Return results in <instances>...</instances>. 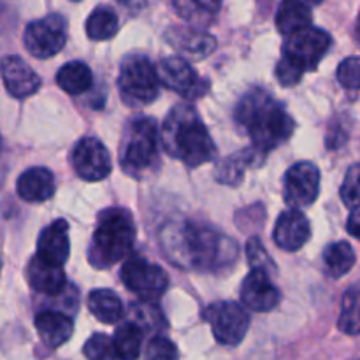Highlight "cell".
<instances>
[{"mask_svg":"<svg viewBox=\"0 0 360 360\" xmlns=\"http://www.w3.org/2000/svg\"><path fill=\"white\" fill-rule=\"evenodd\" d=\"M4 84L16 98H27L41 88V77L20 56H6L0 63Z\"/></svg>","mask_w":360,"mask_h":360,"instance_id":"e0dca14e","label":"cell"},{"mask_svg":"<svg viewBox=\"0 0 360 360\" xmlns=\"http://www.w3.org/2000/svg\"><path fill=\"white\" fill-rule=\"evenodd\" d=\"M72 2H77V0H72Z\"/></svg>","mask_w":360,"mask_h":360,"instance_id":"b9f144b4","label":"cell"},{"mask_svg":"<svg viewBox=\"0 0 360 360\" xmlns=\"http://www.w3.org/2000/svg\"><path fill=\"white\" fill-rule=\"evenodd\" d=\"M338 327H340L341 333L348 334V336H359L360 334V283L354 285L345 292Z\"/></svg>","mask_w":360,"mask_h":360,"instance_id":"f1b7e54d","label":"cell"},{"mask_svg":"<svg viewBox=\"0 0 360 360\" xmlns=\"http://www.w3.org/2000/svg\"><path fill=\"white\" fill-rule=\"evenodd\" d=\"M330 35L315 27H306L288 35L283 44V56L306 72L315 70L330 48Z\"/></svg>","mask_w":360,"mask_h":360,"instance_id":"52a82bcc","label":"cell"},{"mask_svg":"<svg viewBox=\"0 0 360 360\" xmlns=\"http://www.w3.org/2000/svg\"><path fill=\"white\" fill-rule=\"evenodd\" d=\"M355 30H357V37L360 41V14H359V20H357V28H355Z\"/></svg>","mask_w":360,"mask_h":360,"instance_id":"ab89813d","label":"cell"},{"mask_svg":"<svg viewBox=\"0 0 360 360\" xmlns=\"http://www.w3.org/2000/svg\"><path fill=\"white\" fill-rule=\"evenodd\" d=\"M311 236L309 221L297 207L283 211L274 225V243L285 252H297Z\"/></svg>","mask_w":360,"mask_h":360,"instance_id":"9a60e30c","label":"cell"},{"mask_svg":"<svg viewBox=\"0 0 360 360\" xmlns=\"http://www.w3.org/2000/svg\"><path fill=\"white\" fill-rule=\"evenodd\" d=\"M347 229H348V232H350V234L354 236L355 239H359V241H360V206L359 207H354L352 214H350V217H348Z\"/></svg>","mask_w":360,"mask_h":360,"instance_id":"74e56055","label":"cell"},{"mask_svg":"<svg viewBox=\"0 0 360 360\" xmlns=\"http://www.w3.org/2000/svg\"><path fill=\"white\" fill-rule=\"evenodd\" d=\"M266 158V155L262 151L255 150V148H248V150H243L241 153L231 155L229 158H225L217 169V178L218 181L227 183V185H238L241 183L243 176H245L246 167L253 164H260V162Z\"/></svg>","mask_w":360,"mask_h":360,"instance_id":"7402d4cb","label":"cell"},{"mask_svg":"<svg viewBox=\"0 0 360 360\" xmlns=\"http://www.w3.org/2000/svg\"><path fill=\"white\" fill-rule=\"evenodd\" d=\"M246 252H248V260H250V264L253 266V269L267 271L269 267L273 269V266H271V264H273V260L269 259L266 248H264L262 243H260L257 238L250 239L248 245H246Z\"/></svg>","mask_w":360,"mask_h":360,"instance_id":"d590c367","label":"cell"},{"mask_svg":"<svg viewBox=\"0 0 360 360\" xmlns=\"http://www.w3.org/2000/svg\"><path fill=\"white\" fill-rule=\"evenodd\" d=\"M118 32V16L108 6H101L86 20V34L94 41H105Z\"/></svg>","mask_w":360,"mask_h":360,"instance_id":"f546056e","label":"cell"},{"mask_svg":"<svg viewBox=\"0 0 360 360\" xmlns=\"http://www.w3.org/2000/svg\"><path fill=\"white\" fill-rule=\"evenodd\" d=\"M35 329L46 347L58 348L70 340L74 323L69 316L60 311H42L35 316Z\"/></svg>","mask_w":360,"mask_h":360,"instance_id":"ffe728a7","label":"cell"},{"mask_svg":"<svg viewBox=\"0 0 360 360\" xmlns=\"http://www.w3.org/2000/svg\"><path fill=\"white\" fill-rule=\"evenodd\" d=\"M18 195L27 202H44L55 193V178L44 167H32L18 179Z\"/></svg>","mask_w":360,"mask_h":360,"instance_id":"44dd1931","label":"cell"},{"mask_svg":"<svg viewBox=\"0 0 360 360\" xmlns=\"http://www.w3.org/2000/svg\"><path fill=\"white\" fill-rule=\"evenodd\" d=\"M176 11L192 27H206L217 18L221 0H172Z\"/></svg>","mask_w":360,"mask_h":360,"instance_id":"cb8c5ba5","label":"cell"},{"mask_svg":"<svg viewBox=\"0 0 360 360\" xmlns=\"http://www.w3.org/2000/svg\"><path fill=\"white\" fill-rule=\"evenodd\" d=\"M158 160V130L151 118L134 120L125 130L120 162L127 174L143 176Z\"/></svg>","mask_w":360,"mask_h":360,"instance_id":"5b68a950","label":"cell"},{"mask_svg":"<svg viewBox=\"0 0 360 360\" xmlns=\"http://www.w3.org/2000/svg\"><path fill=\"white\" fill-rule=\"evenodd\" d=\"M302 2H304L306 6H319V4H322L323 0H302Z\"/></svg>","mask_w":360,"mask_h":360,"instance_id":"f35d334b","label":"cell"},{"mask_svg":"<svg viewBox=\"0 0 360 360\" xmlns=\"http://www.w3.org/2000/svg\"><path fill=\"white\" fill-rule=\"evenodd\" d=\"M311 25V11L302 0H283L278 7L276 27L283 35H290Z\"/></svg>","mask_w":360,"mask_h":360,"instance_id":"603a6c76","label":"cell"},{"mask_svg":"<svg viewBox=\"0 0 360 360\" xmlns=\"http://www.w3.org/2000/svg\"><path fill=\"white\" fill-rule=\"evenodd\" d=\"M160 239L164 253L176 266L214 271L238 259V245L206 225L176 221L162 231Z\"/></svg>","mask_w":360,"mask_h":360,"instance_id":"6da1fadb","label":"cell"},{"mask_svg":"<svg viewBox=\"0 0 360 360\" xmlns=\"http://www.w3.org/2000/svg\"><path fill=\"white\" fill-rule=\"evenodd\" d=\"M241 299L246 308L257 313L271 311L278 306L281 295L264 269H252L241 285Z\"/></svg>","mask_w":360,"mask_h":360,"instance_id":"5bb4252c","label":"cell"},{"mask_svg":"<svg viewBox=\"0 0 360 360\" xmlns=\"http://www.w3.org/2000/svg\"><path fill=\"white\" fill-rule=\"evenodd\" d=\"M25 48L35 58H51L65 46L67 27L60 14L32 21L25 30Z\"/></svg>","mask_w":360,"mask_h":360,"instance_id":"30bf717a","label":"cell"},{"mask_svg":"<svg viewBox=\"0 0 360 360\" xmlns=\"http://www.w3.org/2000/svg\"><path fill=\"white\" fill-rule=\"evenodd\" d=\"M146 360H178V348L171 340L157 336L150 341L146 348Z\"/></svg>","mask_w":360,"mask_h":360,"instance_id":"e575fe53","label":"cell"},{"mask_svg":"<svg viewBox=\"0 0 360 360\" xmlns=\"http://www.w3.org/2000/svg\"><path fill=\"white\" fill-rule=\"evenodd\" d=\"M118 360H137L141 355V345H143V330L134 322L123 323L118 327L112 338Z\"/></svg>","mask_w":360,"mask_h":360,"instance_id":"83f0119b","label":"cell"},{"mask_svg":"<svg viewBox=\"0 0 360 360\" xmlns=\"http://www.w3.org/2000/svg\"><path fill=\"white\" fill-rule=\"evenodd\" d=\"M162 144L167 155L188 167H199L214 157V143L192 105H176L165 118Z\"/></svg>","mask_w":360,"mask_h":360,"instance_id":"3957f363","label":"cell"},{"mask_svg":"<svg viewBox=\"0 0 360 360\" xmlns=\"http://www.w3.org/2000/svg\"><path fill=\"white\" fill-rule=\"evenodd\" d=\"M130 316H132V322L141 330L160 329V327H164V316H162L160 309L157 306L150 304V301L143 302V304H134L132 309H130Z\"/></svg>","mask_w":360,"mask_h":360,"instance_id":"4dcf8cb0","label":"cell"},{"mask_svg":"<svg viewBox=\"0 0 360 360\" xmlns=\"http://www.w3.org/2000/svg\"><path fill=\"white\" fill-rule=\"evenodd\" d=\"M204 316L210 322L218 343L227 347L239 345L248 333L250 316L238 302H217L206 309Z\"/></svg>","mask_w":360,"mask_h":360,"instance_id":"9c48e42d","label":"cell"},{"mask_svg":"<svg viewBox=\"0 0 360 360\" xmlns=\"http://www.w3.org/2000/svg\"><path fill=\"white\" fill-rule=\"evenodd\" d=\"M56 81H58V86L69 95H81L91 88L94 74L86 63L69 62L58 70Z\"/></svg>","mask_w":360,"mask_h":360,"instance_id":"d4e9b609","label":"cell"},{"mask_svg":"<svg viewBox=\"0 0 360 360\" xmlns=\"http://www.w3.org/2000/svg\"><path fill=\"white\" fill-rule=\"evenodd\" d=\"M338 81L347 90H360V56H350L340 63Z\"/></svg>","mask_w":360,"mask_h":360,"instance_id":"836d02e7","label":"cell"},{"mask_svg":"<svg viewBox=\"0 0 360 360\" xmlns=\"http://www.w3.org/2000/svg\"><path fill=\"white\" fill-rule=\"evenodd\" d=\"M72 165L86 181H101L111 172V157L95 137H84L72 151Z\"/></svg>","mask_w":360,"mask_h":360,"instance_id":"4fadbf2b","label":"cell"},{"mask_svg":"<svg viewBox=\"0 0 360 360\" xmlns=\"http://www.w3.org/2000/svg\"><path fill=\"white\" fill-rule=\"evenodd\" d=\"M0 148H2V139H0Z\"/></svg>","mask_w":360,"mask_h":360,"instance_id":"60d3db41","label":"cell"},{"mask_svg":"<svg viewBox=\"0 0 360 360\" xmlns=\"http://www.w3.org/2000/svg\"><path fill=\"white\" fill-rule=\"evenodd\" d=\"M302 70L299 67H295L290 60H287L285 56H281V60L276 65V77L283 86H294L301 81Z\"/></svg>","mask_w":360,"mask_h":360,"instance_id":"8d00e7d4","label":"cell"},{"mask_svg":"<svg viewBox=\"0 0 360 360\" xmlns=\"http://www.w3.org/2000/svg\"><path fill=\"white\" fill-rule=\"evenodd\" d=\"M69 224L56 220L44 229L37 241V257L55 266H63L69 259Z\"/></svg>","mask_w":360,"mask_h":360,"instance_id":"ac0fdd59","label":"cell"},{"mask_svg":"<svg viewBox=\"0 0 360 360\" xmlns=\"http://www.w3.org/2000/svg\"><path fill=\"white\" fill-rule=\"evenodd\" d=\"M136 239V227L127 210L111 207L98 218L94 234L91 262L94 266H111L130 252Z\"/></svg>","mask_w":360,"mask_h":360,"instance_id":"277c9868","label":"cell"},{"mask_svg":"<svg viewBox=\"0 0 360 360\" xmlns=\"http://www.w3.org/2000/svg\"><path fill=\"white\" fill-rule=\"evenodd\" d=\"M165 41L179 53L192 60H202L213 53L217 41L213 35L197 27H172L165 34Z\"/></svg>","mask_w":360,"mask_h":360,"instance_id":"2e32d148","label":"cell"},{"mask_svg":"<svg viewBox=\"0 0 360 360\" xmlns=\"http://www.w3.org/2000/svg\"><path fill=\"white\" fill-rule=\"evenodd\" d=\"M27 280L34 290L46 295H56L65 288V273L62 266H55L35 255L27 267Z\"/></svg>","mask_w":360,"mask_h":360,"instance_id":"d6986e66","label":"cell"},{"mask_svg":"<svg viewBox=\"0 0 360 360\" xmlns=\"http://www.w3.org/2000/svg\"><path fill=\"white\" fill-rule=\"evenodd\" d=\"M122 97L130 105H144L155 101L160 88L157 67L141 55H130L123 60L118 76Z\"/></svg>","mask_w":360,"mask_h":360,"instance_id":"8992f818","label":"cell"},{"mask_svg":"<svg viewBox=\"0 0 360 360\" xmlns=\"http://www.w3.org/2000/svg\"><path fill=\"white\" fill-rule=\"evenodd\" d=\"M91 315L102 323H116L123 316V304L118 295L111 290H94L88 297Z\"/></svg>","mask_w":360,"mask_h":360,"instance_id":"484cf974","label":"cell"},{"mask_svg":"<svg viewBox=\"0 0 360 360\" xmlns=\"http://www.w3.org/2000/svg\"><path fill=\"white\" fill-rule=\"evenodd\" d=\"M122 281L143 301H157L169 287V276L160 266L132 257L122 267Z\"/></svg>","mask_w":360,"mask_h":360,"instance_id":"ba28073f","label":"cell"},{"mask_svg":"<svg viewBox=\"0 0 360 360\" xmlns=\"http://www.w3.org/2000/svg\"><path fill=\"white\" fill-rule=\"evenodd\" d=\"M341 199L352 210L360 206V164L352 165L347 171L341 186Z\"/></svg>","mask_w":360,"mask_h":360,"instance_id":"d6a6232c","label":"cell"},{"mask_svg":"<svg viewBox=\"0 0 360 360\" xmlns=\"http://www.w3.org/2000/svg\"><path fill=\"white\" fill-rule=\"evenodd\" d=\"M320 192V171L311 162H299L285 176V200L292 207L311 206Z\"/></svg>","mask_w":360,"mask_h":360,"instance_id":"7c38bea8","label":"cell"},{"mask_svg":"<svg viewBox=\"0 0 360 360\" xmlns=\"http://www.w3.org/2000/svg\"><path fill=\"white\" fill-rule=\"evenodd\" d=\"M158 81L169 90L183 95L185 98H199L210 88L206 79L193 70V67L181 56H171L158 63Z\"/></svg>","mask_w":360,"mask_h":360,"instance_id":"8fae6325","label":"cell"},{"mask_svg":"<svg viewBox=\"0 0 360 360\" xmlns=\"http://www.w3.org/2000/svg\"><path fill=\"white\" fill-rule=\"evenodd\" d=\"M83 352L88 360H118L112 340L105 334H94L84 343Z\"/></svg>","mask_w":360,"mask_h":360,"instance_id":"1f68e13d","label":"cell"},{"mask_svg":"<svg viewBox=\"0 0 360 360\" xmlns=\"http://www.w3.org/2000/svg\"><path fill=\"white\" fill-rule=\"evenodd\" d=\"M236 120L250 134L253 148L269 153L288 139L295 129L292 116L267 91L252 90L236 108Z\"/></svg>","mask_w":360,"mask_h":360,"instance_id":"7a4b0ae2","label":"cell"},{"mask_svg":"<svg viewBox=\"0 0 360 360\" xmlns=\"http://www.w3.org/2000/svg\"><path fill=\"white\" fill-rule=\"evenodd\" d=\"M323 264H326V273L330 278L338 280V278L345 276L355 266L354 248L347 241L329 245L323 252Z\"/></svg>","mask_w":360,"mask_h":360,"instance_id":"4316f807","label":"cell"}]
</instances>
